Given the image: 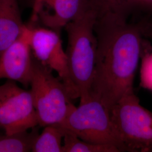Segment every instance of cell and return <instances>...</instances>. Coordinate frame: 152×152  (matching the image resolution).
Returning a JSON list of instances; mask_svg holds the SVG:
<instances>
[{"mask_svg":"<svg viewBox=\"0 0 152 152\" xmlns=\"http://www.w3.org/2000/svg\"><path fill=\"white\" fill-rule=\"evenodd\" d=\"M130 18L123 12H100L95 24L97 50L90 98L109 111L134 91V80L142 53L143 36Z\"/></svg>","mask_w":152,"mask_h":152,"instance_id":"1","label":"cell"},{"mask_svg":"<svg viewBox=\"0 0 152 152\" xmlns=\"http://www.w3.org/2000/svg\"><path fill=\"white\" fill-rule=\"evenodd\" d=\"M97 15V10L89 1L64 28L68 37L65 52L69 71L80 103L91 99L90 87L97 50L95 32Z\"/></svg>","mask_w":152,"mask_h":152,"instance_id":"2","label":"cell"},{"mask_svg":"<svg viewBox=\"0 0 152 152\" xmlns=\"http://www.w3.org/2000/svg\"><path fill=\"white\" fill-rule=\"evenodd\" d=\"M30 85L39 127L60 124L76 107L64 83L33 56Z\"/></svg>","mask_w":152,"mask_h":152,"instance_id":"3","label":"cell"},{"mask_svg":"<svg viewBox=\"0 0 152 152\" xmlns=\"http://www.w3.org/2000/svg\"><path fill=\"white\" fill-rule=\"evenodd\" d=\"M78 138L90 142L112 145L125 152L111 118L110 111L95 99L80 104L57 124Z\"/></svg>","mask_w":152,"mask_h":152,"instance_id":"4","label":"cell"},{"mask_svg":"<svg viewBox=\"0 0 152 152\" xmlns=\"http://www.w3.org/2000/svg\"><path fill=\"white\" fill-rule=\"evenodd\" d=\"M110 113L126 151H152V113L141 106L134 91L122 98Z\"/></svg>","mask_w":152,"mask_h":152,"instance_id":"5","label":"cell"},{"mask_svg":"<svg viewBox=\"0 0 152 152\" xmlns=\"http://www.w3.org/2000/svg\"><path fill=\"white\" fill-rule=\"evenodd\" d=\"M38 118L30 91L9 80L0 86V129L15 135L38 126Z\"/></svg>","mask_w":152,"mask_h":152,"instance_id":"6","label":"cell"},{"mask_svg":"<svg viewBox=\"0 0 152 152\" xmlns=\"http://www.w3.org/2000/svg\"><path fill=\"white\" fill-rule=\"evenodd\" d=\"M28 24L32 28L31 48L34 58L58 73L73 100L79 98L71 80L60 32L39 25Z\"/></svg>","mask_w":152,"mask_h":152,"instance_id":"7","label":"cell"},{"mask_svg":"<svg viewBox=\"0 0 152 152\" xmlns=\"http://www.w3.org/2000/svg\"><path fill=\"white\" fill-rule=\"evenodd\" d=\"M32 28L26 24L22 34L0 57V79L18 82L25 87L30 85L33 55L31 48Z\"/></svg>","mask_w":152,"mask_h":152,"instance_id":"8","label":"cell"},{"mask_svg":"<svg viewBox=\"0 0 152 152\" xmlns=\"http://www.w3.org/2000/svg\"><path fill=\"white\" fill-rule=\"evenodd\" d=\"M90 0H31L29 20L33 24L60 32L73 20Z\"/></svg>","mask_w":152,"mask_h":152,"instance_id":"9","label":"cell"},{"mask_svg":"<svg viewBox=\"0 0 152 152\" xmlns=\"http://www.w3.org/2000/svg\"><path fill=\"white\" fill-rule=\"evenodd\" d=\"M25 24L18 0H0V57L19 38Z\"/></svg>","mask_w":152,"mask_h":152,"instance_id":"10","label":"cell"},{"mask_svg":"<svg viewBox=\"0 0 152 152\" xmlns=\"http://www.w3.org/2000/svg\"><path fill=\"white\" fill-rule=\"evenodd\" d=\"M64 136L62 128L56 125H48L35 139L31 152H62Z\"/></svg>","mask_w":152,"mask_h":152,"instance_id":"11","label":"cell"},{"mask_svg":"<svg viewBox=\"0 0 152 152\" xmlns=\"http://www.w3.org/2000/svg\"><path fill=\"white\" fill-rule=\"evenodd\" d=\"M38 134L37 126L33 128L31 132L27 131L11 135L0 132V152H31Z\"/></svg>","mask_w":152,"mask_h":152,"instance_id":"12","label":"cell"},{"mask_svg":"<svg viewBox=\"0 0 152 152\" xmlns=\"http://www.w3.org/2000/svg\"><path fill=\"white\" fill-rule=\"evenodd\" d=\"M64 130L62 152H120V149L114 145L84 141L70 132Z\"/></svg>","mask_w":152,"mask_h":152,"instance_id":"13","label":"cell"},{"mask_svg":"<svg viewBox=\"0 0 152 152\" xmlns=\"http://www.w3.org/2000/svg\"><path fill=\"white\" fill-rule=\"evenodd\" d=\"M98 13L104 12H123L131 16L137 6L143 0H90Z\"/></svg>","mask_w":152,"mask_h":152,"instance_id":"14","label":"cell"},{"mask_svg":"<svg viewBox=\"0 0 152 152\" xmlns=\"http://www.w3.org/2000/svg\"><path fill=\"white\" fill-rule=\"evenodd\" d=\"M131 15L143 37L152 39V2L142 3L138 6Z\"/></svg>","mask_w":152,"mask_h":152,"instance_id":"15","label":"cell"},{"mask_svg":"<svg viewBox=\"0 0 152 152\" xmlns=\"http://www.w3.org/2000/svg\"><path fill=\"white\" fill-rule=\"evenodd\" d=\"M141 82L145 87L152 89V54H148L144 56Z\"/></svg>","mask_w":152,"mask_h":152,"instance_id":"16","label":"cell"},{"mask_svg":"<svg viewBox=\"0 0 152 152\" xmlns=\"http://www.w3.org/2000/svg\"><path fill=\"white\" fill-rule=\"evenodd\" d=\"M142 2H152V0H143Z\"/></svg>","mask_w":152,"mask_h":152,"instance_id":"17","label":"cell"}]
</instances>
